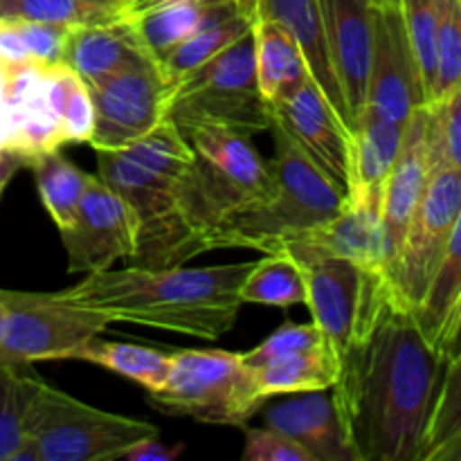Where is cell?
<instances>
[{
  "label": "cell",
  "mask_w": 461,
  "mask_h": 461,
  "mask_svg": "<svg viewBox=\"0 0 461 461\" xmlns=\"http://www.w3.org/2000/svg\"><path fill=\"white\" fill-rule=\"evenodd\" d=\"M444 365L414 315L387 302L331 387L356 461H419Z\"/></svg>",
  "instance_id": "1"
},
{
  "label": "cell",
  "mask_w": 461,
  "mask_h": 461,
  "mask_svg": "<svg viewBox=\"0 0 461 461\" xmlns=\"http://www.w3.org/2000/svg\"><path fill=\"white\" fill-rule=\"evenodd\" d=\"M97 176L138 216L133 266H180L219 250L221 221L203 189L198 160L171 120L117 151H97Z\"/></svg>",
  "instance_id": "2"
},
{
  "label": "cell",
  "mask_w": 461,
  "mask_h": 461,
  "mask_svg": "<svg viewBox=\"0 0 461 461\" xmlns=\"http://www.w3.org/2000/svg\"><path fill=\"white\" fill-rule=\"evenodd\" d=\"M255 261L185 268L129 266L99 270L66 288L77 304L106 315L113 322L162 329L198 340H219L237 322L243 279Z\"/></svg>",
  "instance_id": "3"
},
{
  "label": "cell",
  "mask_w": 461,
  "mask_h": 461,
  "mask_svg": "<svg viewBox=\"0 0 461 461\" xmlns=\"http://www.w3.org/2000/svg\"><path fill=\"white\" fill-rule=\"evenodd\" d=\"M275 133L273 167L277 192L268 203L225 221L219 237L221 250L243 248L270 255L279 241L309 232L342 212V196L331 180L279 131Z\"/></svg>",
  "instance_id": "4"
},
{
  "label": "cell",
  "mask_w": 461,
  "mask_h": 461,
  "mask_svg": "<svg viewBox=\"0 0 461 461\" xmlns=\"http://www.w3.org/2000/svg\"><path fill=\"white\" fill-rule=\"evenodd\" d=\"M167 120L178 129L221 124L252 135L270 131V106L257 84L252 27L169 88Z\"/></svg>",
  "instance_id": "5"
},
{
  "label": "cell",
  "mask_w": 461,
  "mask_h": 461,
  "mask_svg": "<svg viewBox=\"0 0 461 461\" xmlns=\"http://www.w3.org/2000/svg\"><path fill=\"white\" fill-rule=\"evenodd\" d=\"M147 399L167 417L232 428H246L266 403L241 354L219 349L174 351L167 383Z\"/></svg>",
  "instance_id": "6"
},
{
  "label": "cell",
  "mask_w": 461,
  "mask_h": 461,
  "mask_svg": "<svg viewBox=\"0 0 461 461\" xmlns=\"http://www.w3.org/2000/svg\"><path fill=\"white\" fill-rule=\"evenodd\" d=\"M160 437L158 426L81 403L39 383L27 414V441L39 461H113L144 439Z\"/></svg>",
  "instance_id": "7"
},
{
  "label": "cell",
  "mask_w": 461,
  "mask_h": 461,
  "mask_svg": "<svg viewBox=\"0 0 461 461\" xmlns=\"http://www.w3.org/2000/svg\"><path fill=\"white\" fill-rule=\"evenodd\" d=\"M0 363L32 365L41 360H72L75 351L102 336L111 320L59 293L3 291Z\"/></svg>",
  "instance_id": "8"
},
{
  "label": "cell",
  "mask_w": 461,
  "mask_h": 461,
  "mask_svg": "<svg viewBox=\"0 0 461 461\" xmlns=\"http://www.w3.org/2000/svg\"><path fill=\"white\" fill-rule=\"evenodd\" d=\"M430 133V131H428ZM461 210V174L430 144V176L385 279L392 304L414 311L426 297Z\"/></svg>",
  "instance_id": "9"
},
{
  "label": "cell",
  "mask_w": 461,
  "mask_h": 461,
  "mask_svg": "<svg viewBox=\"0 0 461 461\" xmlns=\"http://www.w3.org/2000/svg\"><path fill=\"white\" fill-rule=\"evenodd\" d=\"M300 268L306 279L304 304L340 365L392 302L385 273L342 257L309 261Z\"/></svg>",
  "instance_id": "10"
},
{
  "label": "cell",
  "mask_w": 461,
  "mask_h": 461,
  "mask_svg": "<svg viewBox=\"0 0 461 461\" xmlns=\"http://www.w3.org/2000/svg\"><path fill=\"white\" fill-rule=\"evenodd\" d=\"M180 131L196 153L203 189L221 230L228 219L275 196L273 167L259 156L250 135L221 124H192Z\"/></svg>",
  "instance_id": "11"
},
{
  "label": "cell",
  "mask_w": 461,
  "mask_h": 461,
  "mask_svg": "<svg viewBox=\"0 0 461 461\" xmlns=\"http://www.w3.org/2000/svg\"><path fill=\"white\" fill-rule=\"evenodd\" d=\"M95 106V129L88 144L95 151H117L135 144L167 120V88L158 66H140L88 84Z\"/></svg>",
  "instance_id": "12"
},
{
  "label": "cell",
  "mask_w": 461,
  "mask_h": 461,
  "mask_svg": "<svg viewBox=\"0 0 461 461\" xmlns=\"http://www.w3.org/2000/svg\"><path fill=\"white\" fill-rule=\"evenodd\" d=\"M61 241L68 255V273H99L117 259H131L138 248V216L133 207L97 174Z\"/></svg>",
  "instance_id": "13"
},
{
  "label": "cell",
  "mask_w": 461,
  "mask_h": 461,
  "mask_svg": "<svg viewBox=\"0 0 461 461\" xmlns=\"http://www.w3.org/2000/svg\"><path fill=\"white\" fill-rule=\"evenodd\" d=\"M268 106L270 129L286 135L342 196H349L351 135L313 79H306Z\"/></svg>",
  "instance_id": "14"
},
{
  "label": "cell",
  "mask_w": 461,
  "mask_h": 461,
  "mask_svg": "<svg viewBox=\"0 0 461 461\" xmlns=\"http://www.w3.org/2000/svg\"><path fill=\"white\" fill-rule=\"evenodd\" d=\"M423 104L426 93L405 34L401 7H378L372 75L365 108L396 124H408L410 115Z\"/></svg>",
  "instance_id": "15"
},
{
  "label": "cell",
  "mask_w": 461,
  "mask_h": 461,
  "mask_svg": "<svg viewBox=\"0 0 461 461\" xmlns=\"http://www.w3.org/2000/svg\"><path fill=\"white\" fill-rule=\"evenodd\" d=\"M282 252L297 264L309 261L342 259L381 268L385 266V237H383V205L372 201L347 198V205L327 223L295 234L273 248L270 255Z\"/></svg>",
  "instance_id": "16"
},
{
  "label": "cell",
  "mask_w": 461,
  "mask_h": 461,
  "mask_svg": "<svg viewBox=\"0 0 461 461\" xmlns=\"http://www.w3.org/2000/svg\"><path fill=\"white\" fill-rule=\"evenodd\" d=\"M329 50L354 124L367 102L376 12L369 0H320Z\"/></svg>",
  "instance_id": "17"
},
{
  "label": "cell",
  "mask_w": 461,
  "mask_h": 461,
  "mask_svg": "<svg viewBox=\"0 0 461 461\" xmlns=\"http://www.w3.org/2000/svg\"><path fill=\"white\" fill-rule=\"evenodd\" d=\"M259 417L264 426L300 444L311 461H356L331 387L270 399Z\"/></svg>",
  "instance_id": "18"
},
{
  "label": "cell",
  "mask_w": 461,
  "mask_h": 461,
  "mask_svg": "<svg viewBox=\"0 0 461 461\" xmlns=\"http://www.w3.org/2000/svg\"><path fill=\"white\" fill-rule=\"evenodd\" d=\"M430 176V133H428V104L410 115L399 158L387 176L383 189V237H385V266L394 261L410 219L417 210Z\"/></svg>",
  "instance_id": "19"
},
{
  "label": "cell",
  "mask_w": 461,
  "mask_h": 461,
  "mask_svg": "<svg viewBox=\"0 0 461 461\" xmlns=\"http://www.w3.org/2000/svg\"><path fill=\"white\" fill-rule=\"evenodd\" d=\"M255 14L270 18L293 36L297 50L304 57L313 84L324 95L329 106L336 111L338 120L345 124L349 135H354V117L347 108L345 95H342L340 81L333 68L320 0H257Z\"/></svg>",
  "instance_id": "20"
},
{
  "label": "cell",
  "mask_w": 461,
  "mask_h": 461,
  "mask_svg": "<svg viewBox=\"0 0 461 461\" xmlns=\"http://www.w3.org/2000/svg\"><path fill=\"white\" fill-rule=\"evenodd\" d=\"M61 63L77 72L86 86L131 68L156 66L144 54L126 18L106 25L70 27L63 45Z\"/></svg>",
  "instance_id": "21"
},
{
  "label": "cell",
  "mask_w": 461,
  "mask_h": 461,
  "mask_svg": "<svg viewBox=\"0 0 461 461\" xmlns=\"http://www.w3.org/2000/svg\"><path fill=\"white\" fill-rule=\"evenodd\" d=\"M405 126L385 120L372 111H360L351 135L349 196L383 205L387 176L399 158Z\"/></svg>",
  "instance_id": "22"
},
{
  "label": "cell",
  "mask_w": 461,
  "mask_h": 461,
  "mask_svg": "<svg viewBox=\"0 0 461 461\" xmlns=\"http://www.w3.org/2000/svg\"><path fill=\"white\" fill-rule=\"evenodd\" d=\"M232 5L241 3L239 0H185V3L167 5V7L140 14L135 18H126V21L133 27L144 54L158 66L176 45L183 43L216 14L225 12Z\"/></svg>",
  "instance_id": "23"
},
{
  "label": "cell",
  "mask_w": 461,
  "mask_h": 461,
  "mask_svg": "<svg viewBox=\"0 0 461 461\" xmlns=\"http://www.w3.org/2000/svg\"><path fill=\"white\" fill-rule=\"evenodd\" d=\"M252 36H255L257 84L266 102L273 104L275 99L311 79L304 57L282 25L255 14Z\"/></svg>",
  "instance_id": "24"
},
{
  "label": "cell",
  "mask_w": 461,
  "mask_h": 461,
  "mask_svg": "<svg viewBox=\"0 0 461 461\" xmlns=\"http://www.w3.org/2000/svg\"><path fill=\"white\" fill-rule=\"evenodd\" d=\"M252 27V14H248L241 5H232L225 12L216 14L212 21H207L201 30L194 32L189 39L176 45L160 63H158V72L165 79L167 88L183 81L185 77L192 75L196 68L210 61L219 52H223L228 45L241 34H246Z\"/></svg>",
  "instance_id": "25"
},
{
  "label": "cell",
  "mask_w": 461,
  "mask_h": 461,
  "mask_svg": "<svg viewBox=\"0 0 461 461\" xmlns=\"http://www.w3.org/2000/svg\"><path fill=\"white\" fill-rule=\"evenodd\" d=\"M250 369L255 374L257 392L266 403L277 396L329 390L338 378V363L327 345L297 351Z\"/></svg>",
  "instance_id": "26"
},
{
  "label": "cell",
  "mask_w": 461,
  "mask_h": 461,
  "mask_svg": "<svg viewBox=\"0 0 461 461\" xmlns=\"http://www.w3.org/2000/svg\"><path fill=\"white\" fill-rule=\"evenodd\" d=\"M72 360L93 363L113 374L138 383L147 394L160 390L169 376L174 354L156 349V347L131 345V342H111L93 338L75 351Z\"/></svg>",
  "instance_id": "27"
},
{
  "label": "cell",
  "mask_w": 461,
  "mask_h": 461,
  "mask_svg": "<svg viewBox=\"0 0 461 461\" xmlns=\"http://www.w3.org/2000/svg\"><path fill=\"white\" fill-rule=\"evenodd\" d=\"M129 0H0V18L61 27L106 25L126 18Z\"/></svg>",
  "instance_id": "28"
},
{
  "label": "cell",
  "mask_w": 461,
  "mask_h": 461,
  "mask_svg": "<svg viewBox=\"0 0 461 461\" xmlns=\"http://www.w3.org/2000/svg\"><path fill=\"white\" fill-rule=\"evenodd\" d=\"M461 297V210L457 221L453 225V232H450L448 243H446V250L441 255L439 266H437V273L432 277L430 286H428L426 297L419 304V309L414 311V320L421 327L423 336L435 345V349L439 347L441 336L446 331V324H448L450 315H453L455 306H457Z\"/></svg>",
  "instance_id": "29"
},
{
  "label": "cell",
  "mask_w": 461,
  "mask_h": 461,
  "mask_svg": "<svg viewBox=\"0 0 461 461\" xmlns=\"http://www.w3.org/2000/svg\"><path fill=\"white\" fill-rule=\"evenodd\" d=\"M419 461H461V351L444 365Z\"/></svg>",
  "instance_id": "30"
},
{
  "label": "cell",
  "mask_w": 461,
  "mask_h": 461,
  "mask_svg": "<svg viewBox=\"0 0 461 461\" xmlns=\"http://www.w3.org/2000/svg\"><path fill=\"white\" fill-rule=\"evenodd\" d=\"M30 169L34 171L41 203H43L48 214L52 216L54 225L61 232L75 219L77 207H79L81 198H84L95 174L81 171L75 162L61 156V149L34 158Z\"/></svg>",
  "instance_id": "31"
},
{
  "label": "cell",
  "mask_w": 461,
  "mask_h": 461,
  "mask_svg": "<svg viewBox=\"0 0 461 461\" xmlns=\"http://www.w3.org/2000/svg\"><path fill=\"white\" fill-rule=\"evenodd\" d=\"M243 304L288 309L306 302V279L300 264L288 255L275 252L255 261L239 288Z\"/></svg>",
  "instance_id": "32"
},
{
  "label": "cell",
  "mask_w": 461,
  "mask_h": 461,
  "mask_svg": "<svg viewBox=\"0 0 461 461\" xmlns=\"http://www.w3.org/2000/svg\"><path fill=\"white\" fill-rule=\"evenodd\" d=\"M48 99L61 122L66 144L88 142L95 129V106L84 79L63 63L50 66Z\"/></svg>",
  "instance_id": "33"
},
{
  "label": "cell",
  "mask_w": 461,
  "mask_h": 461,
  "mask_svg": "<svg viewBox=\"0 0 461 461\" xmlns=\"http://www.w3.org/2000/svg\"><path fill=\"white\" fill-rule=\"evenodd\" d=\"M39 383L21 365L0 363V461H14L27 444V414Z\"/></svg>",
  "instance_id": "34"
},
{
  "label": "cell",
  "mask_w": 461,
  "mask_h": 461,
  "mask_svg": "<svg viewBox=\"0 0 461 461\" xmlns=\"http://www.w3.org/2000/svg\"><path fill=\"white\" fill-rule=\"evenodd\" d=\"M399 7L421 77L426 104H430L437 75V0H399Z\"/></svg>",
  "instance_id": "35"
},
{
  "label": "cell",
  "mask_w": 461,
  "mask_h": 461,
  "mask_svg": "<svg viewBox=\"0 0 461 461\" xmlns=\"http://www.w3.org/2000/svg\"><path fill=\"white\" fill-rule=\"evenodd\" d=\"M461 86V0H437V75L432 102Z\"/></svg>",
  "instance_id": "36"
},
{
  "label": "cell",
  "mask_w": 461,
  "mask_h": 461,
  "mask_svg": "<svg viewBox=\"0 0 461 461\" xmlns=\"http://www.w3.org/2000/svg\"><path fill=\"white\" fill-rule=\"evenodd\" d=\"M428 131L432 147L461 174V86L428 104Z\"/></svg>",
  "instance_id": "37"
},
{
  "label": "cell",
  "mask_w": 461,
  "mask_h": 461,
  "mask_svg": "<svg viewBox=\"0 0 461 461\" xmlns=\"http://www.w3.org/2000/svg\"><path fill=\"white\" fill-rule=\"evenodd\" d=\"M327 345L322 338V333L318 331L313 322L309 324H295L286 322L277 329V331L270 333L264 342L255 347V349L241 354L243 363L248 367H261L266 363H273V360L284 358V356L297 354V351L315 349V347Z\"/></svg>",
  "instance_id": "38"
},
{
  "label": "cell",
  "mask_w": 461,
  "mask_h": 461,
  "mask_svg": "<svg viewBox=\"0 0 461 461\" xmlns=\"http://www.w3.org/2000/svg\"><path fill=\"white\" fill-rule=\"evenodd\" d=\"M241 430L246 435L243 461H311L309 453L300 444L273 428L246 426Z\"/></svg>",
  "instance_id": "39"
},
{
  "label": "cell",
  "mask_w": 461,
  "mask_h": 461,
  "mask_svg": "<svg viewBox=\"0 0 461 461\" xmlns=\"http://www.w3.org/2000/svg\"><path fill=\"white\" fill-rule=\"evenodd\" d=\"M16 25L21 30V36L25 41V48L30 52L32 61L45 68L61 63L68 27L36 21H16Z\"/></svg>",
  "instance_id": "40"
},
{
  "label": "cell",
  "mask_w": 461,
  "mask_h": 461,
  "mask_svg": "<svg viewBox=\"0 0 461 461\" xmlns=\"http://www.w3.org/2000/svg\"><path fill=\"white\" fill-rule=\"evenodd\" d=\"M185 448H187L185 444H176V446L160 444V437H153V439H144L140 441V444H135L133 448L126 450V453L122 455V459L124 461H174L185 453Z\"/></svg>",
  "instance_id": "41"
},
{
  "label": "cell",
  "mask_w": 461,
  "mask_h": 461,
  "mask_svg": "<svg viewBox=\"0 0 461 461\" xmlns=\"http://www.w3.org/2000/svg\"><path fill=\"white\" fill-rule=\"evenodd\" d=\"M437 351H439V356L444 358V363L446 360L453 358V356H457L461 351V297H459L457 306H455L453 315H450L448 324H446V331H444V336H441Z\"/></svg>",
  "instance_id": "42"
},
{
  "label": "cell",
  "mask_w": 461,
  "mask_h": 461,
  "mask_svg": "<svg viewBox=\"0 0 461 461\" xmlns=\"http://www.w3.org/2000/svg\"><path fill=\"white\" fill-rule=\"evenodd\" d=\"M21 169H27V158L16 149L0 147V196Z\"/></svg>",
  "instance_id": "43"
},
{
  "label": "cell",
  "mask_w": 461,
  "mask_h": 461,
  "mask_svg": "<svg viewBox=\"0 0 461 461\" xmlns=\"http://www.w3.org/2000/svg\"><path fill=\"white\" fill-rule=\"evenodd\" d=\"M185 3V0H129V9H126V18H135L140 14L153 12V9L167 7V5Z\"/></svg>",
  "instance_id": "44"
},
{
  "label": "cell",
  "mask_w": 461,
  "mask_h": 461,
  "mask_svg": "<svg viewBox=\"0 0 461 461\" xmlns=\"http://www.w3.org/2000/svg\"><path fill=\"white\" fill-rule=\"evenodd\" d=\"M7 75L9 68L0 63V111H5V93H7Z\"/></svg>",
  "instance_id": "45"
},
{
  "label": "cell",
  "mask_w": 461,
  "mask_h": 461,
  "mask_svg": "<svg viewBox=\"0 0 461 461\" xmlns=\"http://www.w3.org/2000/svg\"><path fill=\"white\" fill-rule=\"evenodd\" d=\"M0 147H7V117L0 111Z\"/></svg>",
  "instance_id": "46"
},
{
  "label": "cell",
  "mask_w": 461,
  "mask_h": 461,
  "mask_svg": "<svg viewBox=\"0 0 461 461\" xmlns=\"http://www.w3.org/2000/svg\"><path fill=\"white\" fill-rule=\"evenodd\" d=\"M369 3L374 7H394V5H399V0H369Z\"/></svg>",
  "instance_id": "47"
},
{
  "label": "cell",
  "mask_w": 461,
  "mask_h": 461,
  "mask_svg": "<svg viewBox=\"0 0 461 461\" xmlns=\"http://www.w3.org/2000/svg\"><path fill=\"white\" fill-rule=\"evenodd\" d=\"M239 3H241V7L246 9L248 14H252V16H255V7H257V0H239Z\"/></svg>",
  "instance_id": "48"
},
{
  "label": "cell",
  "mask_w": 461,
  "mask_h": 461,
  "mask_svg": "<svg viewBox=\"0 0 461 461\" xmlns=\"http://www.w3.org/2000/svg\"><path fill=\"white\" fill-rule=\"evenodd\" d=\"M3 320H5V313H3V304H0V336H3Z\"/></svg>",
  "instance_id": "49"
}]
</instances>
